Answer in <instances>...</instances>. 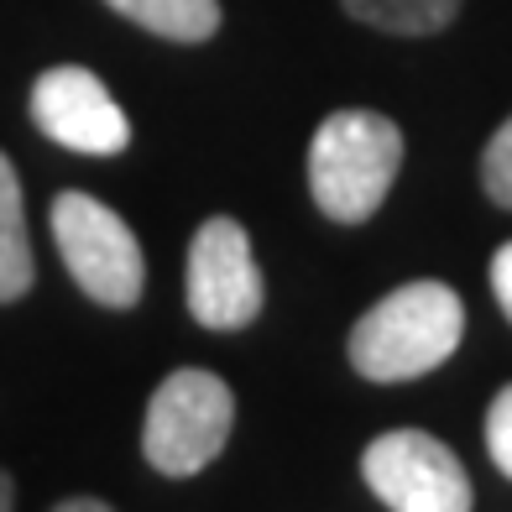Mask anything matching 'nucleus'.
Segmentation results:
<instances>
[{"mask_svg":"<svg viewBox=\"0 0 512 512\" xmlns=\"http://www.w3.org/2000/svg\"><path fill=\"white\" fill-rule=\"evenodd\" d=\"M356 21L392 37H429L460 16V0H340Z\"/></svg>","mask_w":512,"mask_h":512,"instance_id":"nucleus-10","label":"nucleus"},{"mask_svg":"<svg viewBox=\"0 0 512 512\" xmlns=\"http://www.w3.org/2000/svg\"><path fill=\"white\" fill-rule=\"evenodd\" d=\"M16 507V486H11V476L0 471V512H11Z\"/></svg>","mask_w":512,"mask_h":512,"instance_id":"nucleus-15","label":"nucleus"},{"mask_svg":"<svg viewBox=\"0 0 512 512\" xmlns=\"http://www.w3.org/2000/svg\"><path fill=\"white\" fill-rule=\"evenodd\" d=\"M481 189H486L492 204L512 209V115L497 126V136L481 152Z\"/></svg>","mask_w":512,"mask_h":512,"instance_id":"nucleus-11","label":"nucleus"},{"mask_svg":"<svg viewBox=\"0 0 512 512\" xmlns=\"http://www.w3.org/2000/svg\"><path fill=\"white\" fill-rule=\"evenodd\" d=\"M32 121L42 136H53L58 147L84 152V157H115L131 142V121L115 105V95L79 63H58L32 84Z\"/></svg>","mask_w":512,"mask_h":512,"instance_id":"nucleus-7","label":"nucleus"},{"mask_svg":"<svg viewBox=\"0 0 512 512\" xmlns=\"http://www.w3.org/2000/svg\"><path fill=\"white\" fill-rule=\"evenodd\" d=\"M37 277L32 241H27V204H21V178L11 168V157L0 152V304L27 298Z\"/></svg>","mask_w":512,"mask_h":512,"instance_id":"nucleus-8","label":"nucleus"},{"mask_svg":"<svg viewBox=\"0 0 512 512\" xmlns=\"http://www.w3.org/2000/svg\"><path fill=\"white\" fill-rule=\"evenodd\" d=\"M262 267L251 256V241L236 220H204L189 246V314L204 330H246L262 314Z\"/></svg>","mask_w":512,"mask_h":512,"instance_id":"nucleus-6","label":"nucleus"},{"mask_svg":"<svg viewBox=\"0 0 512 512\" xmlns=\"http://www.w3.org/2000/svg\"><path fill=\"white\" fill-rule=\"evenodd\" d=\"M105 6L168 42H204L220 32V0H105Z\"/></svg>","mask_w":512,"mask_h":512,"instance_id":"nucleus-9","label":"nucleus"},{"mask_svg":"<svg viewBox=\"0 0 512 512\" xmlns=\"http://www.w3.org/2000/svg\"><path fill=\"white\" fill-rule=\"evenodd\" d=\"M492 293H497V304H502V314L512 319V241L492 256Z\"/></svg>","mask_w":512,"mask_h":512,"instance_id":"nucleus-13","label":"nucleus"},{"mask_svg":"<svg viewBox=\"0 0 512 512\" xmlns=\"http://www.w3.org/2000/svg\"><path fill=\"white\" fill-rule=\"evenodd\" d=\"M361 476L392 512H471V476L460 455L424 429H392L371 439Z\"/></svg>","mask_w":512,"mask_h":512,"instance_id":"nucleus-5","label":"nucleus"},{"mask_svg":"<svg viewBox=\"0 0 512 512\" xmlns=\"http://www.w3.org/2000/svg\"><path fill=\"white\" fill-rule=\"evenodd\" d=\"M53 512H115V507L100 502V497H68V502H58Z\"/></svg>","mask_w":512,"mask_h":512,"instance_id":"nucleus-14","label":"nucleus"},{"mask_svg":"<svg viewBox=\"0 0 512 512\" xmlns=\"http://www.w3.org/2000/svg\"><path fill=\"white\" fill-rule=\"evenodd\" d=\"M53 241L68 277L105 309H131L147 288V262L142 241L131 236V225L115 215L110 204L68 189L53 199Z\"/></svg>","mask_w":512,"mask_h":512,"instance_id":"nucleus-4","label":"nucleus"},{"mask_svg":"<svg viewBox=\"0 0 512 512\" xmlns=\"http://www.w3.org/2000/svg\"><path fill=\"white\" fill-rule=\"evenodd\" d=\"M486 450H492L497 471L512 481V387H502L486 408Z\"/></svg>","mask_w":512,"mask_h":512,"instance_id":"nucleus-12","label":"nucleus"},{"mask_svg":"<svg viewBox=\"0 0 512 512\" xmlns=\"http://www.w3.org/2000/svg\"><path fill=\"white\" fill-rule=\"evenodd\" d=\"M465 304L450 283H403L371 304L351 330V366L371 382H413L455 356Z\"/></svg>","mask_w":512,"mask_h":512,"instance_id":"nucleus-1","label":"nucleus"},{"mask_svg":"<svg viewBox=\"0 0 512 512\" xmlns=\"http://www.w3.org/2000/svg\"><path fill=\"white\" fill-rule=\"evenodd\" d=\"M403 168V131L377 110L324 115L309 142V194L330 220L361 225L382 209Z\"/></svg>","mask_w":512,"mask_h":512,"instance_id":"nucleus-2","label":"nucleus"},{"mask_svg":"<svg viewBox=\"0 0 512 512\" xmlns=\"http://www.w3.org/2000/svg\"><path fill=\"white\" fill-rule=\"evenodd\" d=\"M236 429V392L204 366H178L157 382L142 424V455L162 476H199Z\"/></svg>","mask_w":512,"mask_h":512,"instance_id":"nucleus-3","label":"nucleus"}]
</instances>
